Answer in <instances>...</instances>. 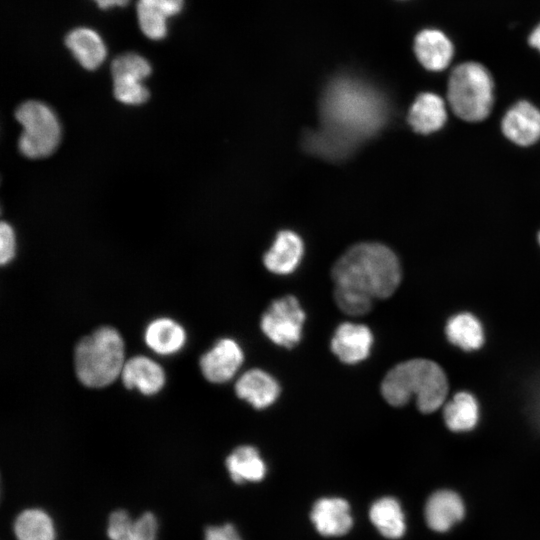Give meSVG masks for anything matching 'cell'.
Wrapping results in <instances>:
<instances>
[{
  "mask_svg": "<svg viewBox=\"0 0 540 540\" xmlns=\"http://www.w3.org/2000/svg\"><path fill=\"white\" fill-rule=\"evenodd\" d=\"M321 113L331 139L367 136L382 125L383 101L369 87L351 80H335L327 88Z\"/></svg>",
  "mask_w": 540,
  "mask_h": 540,
  "instance_id": "6da1fadb",
  "label": "cell"
},
{
  "mask_svg": "<svg viewBox=\"0 0 540 540\" xmlns=\"http://www.w3.org/2000/svg\"><path fill=\"white\" fill-rule=\"evenodd\" d=\"M335 286L362 292L373 299L391 296L400 284L401 268L394 252L379 243L349 248L331 272Z\"/></svg>",
  "mask_w": 540,
  "mask_h": 540,
  "instance_id": "7a4b0ae2",
  "label": "cell"
},
{
  "mask_svg": "<svg viewBox=\"0 0 540 540\" xmlns=\"http://www.w3.org/2000/svg\"><path fill=\"white\" fill-rule=\"evenodd\" d=\"M380 390L385 401L392 406H403L415 396L419 410L431 413L443 404L448 382L438 364L417 358L401 362L389 370Z\"/></svg>",
  "mask_w": 540,
  "mask_h": 540,
  "instance_id": "3957f363",
  "label": "cell"
},
{
  "mask_svg": "<svg viewBox=\"0 0 540 540\" xmlns=\"http://www.w3.org/2000/svg\"><path fill=\"white\" fill-rule=\"evenodd\" d=\"M125 362L124 341L120 333L109 326L83 337L74 350L76 376L90 388L110 385L121 376Z\"/></svg>",
  "mask_w": 540,
  "mask_h": 540,
  "instance_id": "277c9868",
  "label": "cell"
},
{
  "mask_svg": "<svg viewBox=\"0 0 540 540\" xmlns=\"http://www.w3.org/2000/svg\"><path fill=\"white\" fill-rule=\"evenodd\" d=\"M447 98L452 111L461 119H485L493 105V81L488 70L476 62H465L451 72Z\"/></svg>",
  "mask_w": 540,
  "mask_h": 540,
  "instance_id": "5b68a950",
  "label": "cell"
},
{
  "mask_svg": "<svg viewBox=\"0 0 540 540\" xmlns=\"http://www.w3.org/2000/svg\"><path fill=\"white\" fill-rule=\"evenodd\" d=\"M23 131L19 137L20 152L31 159L49 156L61 139L60 122L54 111L45 103L29 100L15 112Z\"/></svg>",
  "mask_w": 540,
  "mask_h": 540,
  "instance_id": "8992f818",
  "label": "cell"
},
{
  "mask_svg": "<svg viewBox=\"0 0 540 540\" xmlns=\"http://www.w3.org/2000/svg\"><path fill=\"white\" fill-rule=\"evenodd\" d=\"M305 318L298 299L286 295L271 302L261 317L260 327L276 345L292 348L301 340Z\"/></svg>",
  "mask_w": 540,
  "mask_h": 540,
  "instance_id": "52a82bcc",
  "label": "cell"
},
{
  "mask_svg": "<svg viewBox=\"0 0 540 540\" xmlns=\"http://www.w3.org/2000/svg\"><path fill=\"white\" fill-rule=\"evenodd\" d=\"M244 359L241 346L231 338H222L200 358L203 376L212 383L229 381Z\"/></svg>",
  "mask_w": 540,
  "mask_h": 540,
  "instance_id": "ba28073f",
  "label": "cell"
},
{
  "mask_svg": "<svg viewBox=\"0 0 540 540\" xmlns=\"http://www.w3.org/2000/svg\"><path fill=\"white\" fill-rule=\"evenodd\" d=\"M374 337L368 326L343 322L335 330L330 348L333 354L345 364H357L370 355Z\"/></svg>",
  "mask_w": 540,
  "mask_h": 540,
  "instance_id": "9c48e42d",
  "label": "cell"
},
{
  "mask_svg": "<svg viewBox=\"0 0 540 540\" xmlns=\"http://www.w3.org/2000/svg\"><path fill=\"white\" fill-rule=\"evenodd\" d=\"M158 528V520L150 511L132 518L126 510L117 509L108 517L106 533L109 540H156Z\"/></svg>",
  "mask_w": 540,
  "mask_h": 540,
  "instance_id": "30bf717a",
  "label": "cell"
},
{
  "mask_svg": "<svg viewBox=\"0 0 540 540\" xmlns=\"http://www.w3.org/2000/svg\"><path fill=\"white\" fill-rule=\"evenodd\" d=\"M502 131L518 145L535 143L540 138V111L527 101L516 103L503 117Z\"/></svg>",
  "mask_w": 540,
  "mask_h": 540,
  "instance_id": "8fae6325",
  "label": "cell"
},
{
  "mask_svg": "<svg viewBox=\"0 0 540 540\" xmlns=\"http://www.w3.org/2000/svg\"><path fill=\"white\" fill-rule=\"evenodd\" d=\"M280 390L278 381L271 374L257 368L243 373L235 384L236 395L255 409L271 406Z\"/></svg>",
  "mask_w": 540,
  "mask_h": 540,
  "instance_id": "7c38bea8",
  "label": "cell"
},
{
  "mask_svg": "<svg viewBox=\"0 0 540 540\" xmlns=\"http://www.w3.org/2000/svg\"><path fill=\"white\" fill-rule=\"evenodd\" d=\"M120 377L126 388L137 389L145 395L158 393L166 380L161 365L142 355L126 360Z\"/></svg>",
  "mask_w": 540,
  "mask_h": 540,
  "instance_id": "4fadbf2b",
  "label": "cell"
},
{
  "mask_svg": "<svg viewBox=\"0 0 540 540\" xmlns=\"http://www.w3.org/2000/svg\"><path fill=\"white\" fill-rule=\"evenodd\" d=\"M311 520L323 536H342L352 527L350 507L342 498H321L315 502Z\"/></svg>",
  "mask_w": 540,
  "mask_h": 540,
  "instance_id": "5bb4252c",
  "label": "cell"
},
{
  "mask_svg": "<svg viewBox=\"0 0 540 540\" xmlns=\"http://www.w3.org/2000/svg\"><path fill=\"white\" fill-rule=\"evenodd\" d=\"M465 507L461 497L451 490L433 493L425 505L427 525L436 532H446L461 521Z\"/></svg>",
  "mask_w": 540,
  "mask_h": 540,
  "instance_id": "9a60e30c",
  "label": "cell"
},
{
  "mask_svg": "<svg viewBox=\"0 0 540 540\" xmlns=\"http://www.w3.org/2000/svg\"><path fill=\"white\" fill-rule=\"evenodd\" d=\"M414 52L423 67L441 71L452 59L453 45L440 30L424 29L415 37Z\"/></svg>",
  "mask_w": 540,
  "mask_h": 540,
  "instance_id": "2e32d148",
  "label": "cell"
},
{
  "mask_svg": "<svg viewBox=\"0 0 540 540\" xmlns=\"http://www.w3.org/2000/svg\"><path fill=\"white\" fill-rule=\"evenodd\" d=\"M304 253L301 238L291 232H280L271 248L264 255V265L272 273L287 275L299 265Z\"/></svg>",
  "mask_w": 540,
  "mask_h": 540,
  "instance_id": "e0dca14e",
  "label": "cell"
},
{
  "mask_svg": "<svg viewBox=\"0 0 540 540\" xmlns=\"http://www.w3.org/2000/svg\"><path fill=\"white\" fill-rule=\"evenodd\" d=\"M443 99L434 93L420 94L412 104L408 121L415 132L428 134L439 130L446 122Z\"/></svg>",
  "mask_w": 540,
  "mask_h": 540,
  "instance_id": "ac0fdd59",
  "label": "cell"
},
{
  "mask_svg": "<svg viewBox=\"0 0 540 540\" xmlns=\"http://www.w3.org/2000/svg\"><path fill=\"white\" fill-rule=\"evenodd\" d=\"M65 44L85 69L98 68L106 58L107 50L102 38L90 28L81 27L70 31Z\"/></svg>",
  "mask_w": 540,
  "mask_h": 540,
  "instance_id": "d6986e66",
  "label": "cell"
},
{
  "mask_svg": "<svg viewBox=\"0 0 540 540\" xmlns=\"http://www.w3.org/2000/svg\"><path fill=\"white\" fill-rule=\"evenodd\" d=\"M145 342L148 347L160 355L177 353L186 342L184 328L167 317H161L148 324L145 330Z\"/></svg>",
  "mask_w": 540,
  "mask_h": 540,
  "instance_id": "ffe728a7",
  "label": "cell"
},
{
  "mask_svg": "<svg viewBox=\"0 0 540 540\" xmlns=\"http://www.w3.org/2000/svg\"><path fill=\"white\" fill-rule=\"evenodd\" d=\"M225 464L231 479L237 484L261 481L266 474V465L258 450L249 445L234 449Z\"/></svg>",
  "mask_w": 540,
  "mask_h": 540,
  "instance_id": "44dd1931",
  "label": "cell"
},
{
  "mask_svg": "<svg viewBox=\"0 0 540 540\" xmlns=\"http://www.w3.org/2000/svg\"><path fill=\"white\" fill-rule=\"evenodd\" d=\"M13 532L17 540H55L56 529L51 516L41 508H26L15 518Z\"/></svg>",
  "mask_w": 540,
  "mask_h": 540,
  "instance_id": "7402d4cb",
  "label": "cell"
},
{
  "mask_svg": "<svg viewBox=\"0 0 540 540\" xmlns=\"http://www.w3.org/2000/svg\"><path fill=\"white\" fill-rule=\"evenodd\" d=\"M369 516L377 530L388 539H399L406 531L404 513L395 498L383 497L375 501Z\"/></svg>",
  "mask_w": 540,
  "mask_h": 540,
  "instance_id": "603a6c76",
  "label": "cell"
},
{
  "mask_svg": "<svg viewBox=\"0 0 540 540\" xmlns=\"http://www.w3.org/2000/svg\"><path fill=\"white\" fill-rule=\"evenodd\" d=\"M443 415L450 430L468 431L474 428L478 421V404L471 394L460 392L446 404Z\"/></svg>",
  "mask_w": 540,
  "mask_h": 540,
  "instance_id": "cb8c5ba5",
  "label": "cell"
},
{
  "mask_svg": "<svg viewBox=\"0 0 540 540\" xmlns=\"http://www.w3.org/2000/svg\"><path fill=\"white\" fill-rule=\"evenodd\" d=\"M446 334L450 342L464 350L478 349L484 340L480 322L468 313L453 316L447 323Z\"/></svg>",
  "mask_w": 540,
  "mask_h": 540,
  "instance_id": "d4e9b609",
  "label": "cell"
},
{
  "mask_svg": "<svg viewBox=\"0 0 540 540\" xmlns=\"http://www.w3.org/2000/svg\"><path fill=\"white\" fill-rule=\"evenodd\" d=\"M137 18L141 31L152 40H160L167 33L168 16L156 0H138Z\"/></svg>",
  "mask_w": 540,
  "mask_h": 540,
  "instance_id": "484cf974",
  "label": "cell"
},
{
  "mask_svg": "<svg viewBox=\"0 0 540 540\" xmlns=\"http://www.w3.org/2000/svg\"><path fill=\"white\" fill-rule=\"evenodd\" d=\"M111 73L113 78L127 77L143 81L151 74V65L136 53H125L112 61Z\"/></svg>",
  "mask_w": 540,
  "mask_h": 540,
  "instance_id": "4316f807",
  "label": "cell"
},
{
  "mask_svg": "<svg viewBox=\"0 0 540 540\" xmlns=\"http://www.w3.org/2000/svg\"><path fill=\"white\" fill-rule=\"evenodd\" d=\"M334 299L338 308L347 315L362 316L373 305V298L354 289L335 286Z\"/></svg>",
  "mask_w": 540,
  "mask_h": 540,
  "instance_id": "83f0119b",
  "label": "cell"
},
{
  "mask_svg": "<svg viewBox=\"0 0 540 540\" xmlns=\"http://www.w3.org/2000/svg\"><path fill=\"white\" fill-rule=\"evenodd\" d=\"M114 81V95L118 101L127 105H139L146 102L149 98V91L142 81L117 77Z\"/></svg>",
  "mask_w": 540,
  "mask_h": 540,
  "instance_id": "f1b7e54d",
  "label": "cell"
},
{
  "mask_svg": "<svg viewBox=\"0 0 540 540\" xmlns=\"http://www.w3.org/2000/svg\"><path fill=\"white\" fill-rule=\"evenodd\" d=\"M16 239L12 227L2 222L0 225V262L8 264L15 256Z\"/></svg>",
  "mask_w": 540,
  "mask_h": 540,
  "instance_id": "f546056e",
  "label": "cell"
},
{
  "mask_svg": "<svg viewBox=\"0 0 540 540\" xmlns=\"http://www.w3.org/2000/svg\"><path fill=\"white\" fill-rule=\"evenodd\" d=\"M204 540H242L235 529L230 524H224L220 526H209L204 533Z\"/></svg>",
  "mask_w": 540,
  "mask_h": 540,
  "instance_id": "4dcf8cb0",
  "label": "cell"
},
{
  "mask_svg": "<svg viewBox=\"0 0 540 540\" xmlns=\"http://www.w3.org/2000/svg\"><path fill=\"white\" fill-rule=\"evenodd\" d=\"M169 17L178 14L183 7V0H156Z\"/></svg>",
  "mask_w": 540,
  "mask_h": 540,
  "instance_id": "1f68e13d",
  "label": "cell"
},
{
  "mask_svg": "<svg viewBox=\"0 0 540 540\" xmlns=\"http://www.w3.org/2000/svg\"><path fill=\"white\" fill-rule=\"evenodd\" d=\"M101 9H108L114 6H125L129 0H94Z\"/></svg>",
  "mask_w": 540,
  "mask_h": 540,
  "instance_id": "d6a6232c",
  "label": "cell"
},
{
  "mask_svg": "<svg viewBox=\"0 0 540 540\" xmlns=\"http://www.w3.org/2000/svg\"><path fill=\"white\" fill-rule=\"evenodd\" d=\"M529 44L540 52V24L530 34Z\"/></svg>",
  "mask_w": 540,
  "mask_h": 540,
  "instance_id": "836d02e7",
  "label": "cell"
},
{
  "mask_svg": "<svg viewBox=\"0 0 540 540\" xmlns=\"http://www.w3.org/2000/svg\"><path fill=\"white\" fill-rule=\"evenodd\" d=\"M538 239H539V242H540V233H539V237H538Z\"/></svg>",
  "mask_w": 540,
  "mask_h": 540,
  "instance_id": "e575fe53",
  "label": "cell"
},
{
  "mask_svg": "<svg viewBox=\"0 0 540 540\" xmlns=\"http://www.w3.org/2000/svg\"><path fill=\"white\" fill-rule=\"evenodd\" d=\"M538 411H539V415H540V408H539V410H538ZM539 418H540V416H539Z\"/></svg>",
  "mask_w": 540,
  "mask_h": 540,
  "instance_id": "d590c367",
  "label": "cell"
}]
</instances>
